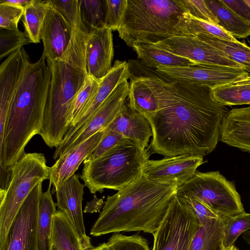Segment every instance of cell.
Wrapping results in <instances>:
<instances>
[{"mask_svg":"<svg viewBox=\"0 0 250 250\" xmlns=\"http://www.w3.org/2000/svg\"><path fill=\"white\" fill-rule=\"evenodd\" d=\"M212 93L224 106L250 105V79L213 88Z\"/></svg>","mask_w":250,"mask_h":250,"instance_id":"4dcf8cb0","label":"cell"},{"mask_svg":"<svg viewBox=\"0 0 250 250\" xmlns=\"http://www.w3.org/2000/svg\"><path fill=\"white\" fill-rule=\"evenodd\" d=\"M157 72L171 79L206 86L211 89L250 79L242 68L196 63L185 67L159 66Z\"/></svg>","mask_w":250,"mask_h":250,"instance_id":"8fae6325","label":"cell"},{"mask_svg":"<svg viewBox=\"0 0 250 250\" xmlns=\"http://www.w3.org/2000/svg\"><path fill=\"white\" fill-rule=\"evenodd\" d=\"M30 62L24 48L11 54L0 66V140L2 141L8 111L24 69Z\"/></svg>","mask_w":250,"mask_h":250,"instance_id":"2e32d148","label":"cell"},{"mask_svg":"<svg viewBox=\"0 0 250 250\" xmlns=\"http://www.w3.org/2000/svg\"><path fill=\"white\" fill-rule=\"evenodd\" d=\"M130 75L128 62L116 60L109 71L100 82L99 89L92 101L79 116L74 125L69 128L60 144L66 142L83 126L113 90L123 82L127 80Z\"/></svg>","mask_w":250,"mask_h":250,"instance_id":"d6986e66","label":"cell"},{"mask_svg":"<svg viewBox=\"0 0 250 250\" xmlns=\"http://www.w3.org/2000/svg\"><path fill=\"white\" fill-rule=\"evenodd\" d=\"M88 250H108L106 243H103L95 247H92Z\"/></svg>","mask_w":250,"mask_h":250,"instance_id":"c3c4849f","label":"cell"},{"mask_svg":"<svg viewBox=\"0 0 250 250\" xmlns=\"http://www.w3.org/2000/svg\"><path fill=\"white\" fill-rule=\"evenodd\" d=\"M23 13L22 7L0 2V28L19 30L18 25Z\"/></svg>","mask_w":250,"mask_h":250,"instance_id":"60d3db41","label":"cell"},{"mask_svg":"<svg viewBox=\"0 0 250 250\" xmlns=\"http://www.w3.org/2000/svg\"><path fill=\"white\" fill-rule=\"evenodd\" d=\"M199 227V221L191 209L175 195L153 234L151 250H188Z\"/></svg>","mask_w":250,"mask_h":250,"instance_id":"9c48e42d","label":"cell"},{"mask_svg":"<svg viewBox=\"0 0 250 250\" xmlns=\"http://www.w3.org/2000/svg\"><path fill=\"white\" fill-rule=\"evenodd\" d=\"M187 28L189 35L214 37L223 40L238 41L219 25L196 19L189 14Z\"/></svg>","mask_w":250,"mask_h":250,"instance_id":"d590c367","label":"cell"},{"mask_svg":"<svg viewBox=\"0 0 250 250\" xmlns=\"http://www.w3.org/2000/svg\"><path fill=\"white\" fill-rule=\"evenodd\" d=\"M250 230V213L244 212L227 218L224 231L223 243L227 249L234 245L241 234Z\"/></svg>","mask_w":250,"mask_h":250,"instance_id":"e575fe53","label":"cell"},{"mask_svg":"<svg viewBox=\"0 0 250 250\" xmlns=\"http://www.w3.org/2000/svg\"><path fill=\"white\" fill-rule=\"evenodd\" d=\"M124 139L118 132L104 129L102 139L85 160L91 161L99 158Z\"/></svg>","mask_w":250,"mask_h":250,"instance_id":"7bdbcfd3","label":"cell"},{"mask_svg":"<svg viewBox=\"0 0 250 250\" xmlns=\"http://www.w3.org/2000/svg\"><path fill=\"white\" fill-rule=\"evenodd\" d=\"M104 197H103L102 198L98 199L96 195H94V198L90 202L88 203L87 206H92V210H94V211H97L99 210L103 206V204H104Z\"/></svg>","mask_w":250,"mask_h":250,"instance_id":"7dc6e473","label":"cell"},{"mask_svg":"<svg viewBox=\"0 0 250 250\" xmlns=\"http://www.w3.org/2000/svg\"><path fill=\"white\" fill-rule=\"evenodd\" d=\"M180 197L182 198L193 211L199 221L200 225L211 219L221 217L206 205L197 199L186 197Z\"/></svg>","mask_w":250,"mask_h":250,"instance_id":"ee69618b","label":"cell"},{"mask_svg":"<svg viewBox=\"0 0 250 250\" xmlns=\"http://www.w3.org/2000/svg\"><path fill=\"white\" fill-rule=\"evenodd\" d=\"M89 36V33L72 28L69 44L64 53L58 60L87 71L86 52Z\"/></svg>","mask_w":250,"mask_h":250,"instance_id":"1f68e13d","label":"cell"},{"mask_svg":"<svg viewBox=\"0 0 250 250\" xmlns=\"http://www.w3.org/2000/svg\"><path fill=\"white\" fill-rule=\"evenodd\" d=\"M42 57L24 69L8 111L0 144V178H9L11 168L24 154L30 140L41 132L51 79Z\"/></svg>","mask_w":250,"mask_h":250,"instance_id":"3957f363","label":"cell"},{"mask_svg":"<svg viewBox=\"0 0 250 250\" xmlns=\"http://www.w3.org/2000/svg\"><path fill=\"white\" fill-rule=\"evenodd\" d=\"M128 104L146 118L155 113L158 106L155 98L143 79L130 73Z\"/></svg>","mask_w":250,"mask_h":250,"instance_id":"d4e9b609","label":"cell"},{"mask_svg":"<svg viewBox=\"0 0 250 250\" xmlns=\"http://www.w3.org/2000/svg\"><path fill=\"white\" fill-rule=\"evenodd\" d=\"M245 2L250 7V0H244Z\"/></svg>","mask_w":250,"mask_h":250,"instance_id":"f5cc1de1","label":"cell"},{"mask_svg":"<svg viewBox=\"0 0 250 250\" xmlns=\"http://www.w3.org/2000/svg\"><path fill=\"white\" fill-rule=\"evenodd\" d=\"M108 250H150L147 240L138 234L114 233L106 242Z\"/></svg>","mask_w":250,"mask_h":250,"instance_id":"f35d334b","label":"cell"},{"mask_svg":"<svg viewBox=\"0 0 250 250\" xmlns=\"http://www.w3.org/2000/svg\"><path fill=\"white\" fill-rule=\"evenodd\" d=\"M197 37L240 64L246 71L250 73V46L238 41L233 42L214 37Z\"/></svg>","mask_w":250,"mask_h":250,"instance_id":"f546056e","label":"cell"},{"mask_svg":"<svg viewBox=\"0 0 250 250\" xmlns=\"http://www.w3.org/2000/svg\"><path fill=\"white\" fill-rule=\"evenodd\" d=\"M99 86L100 82L88 75L84 84L73 101L70 113L69 127L74 125L79 116L92 101Z\"/></svg>","mask_w":250,"mask_h":250,"instance_id":"836d02e7","label":"cell"},{"mask_svg":"<svg viewBox=\"0 0 250 250\" xmlns=\"http://www.w3.org/2000/svg\"><path fill=\"white\" fill-rule=\"evenodd\" d=\"M32 43L24 32L0 28V59L21 49L24 45Z\"/></svg>","mask_w":250,"mask_h":250,"instance_id":"74e56055","label":"cell"},{"mask_svg":"<svg viewBox=\"0 0 250 250\" xmlns=\"http://www.w3.org/2000/svg\"><path fill=\"white\" fill-rule=\"evenodd\" d=\"M227 219H213L200 225L188 250H226L223 240Z\"/></svg>","mask_w":250,"mask_h":250,"instance_id":"cb8c5ba5","label":"cell"},{"mask_svg":"<svg viewBox=\"0 0 250 250\" xmlns=\"http://www.w3.org/2000/svg\"><path fill=\"white\" fill-rule=\"evenodd\" d=\"M104 129L121 134L135 142L142 149H146L153 133L148 120L125 103L114 121Z\"/></svg>","mask_w":250,"mask_h":250,"instance_id":"44dd1931","label":"cell"},{"mask_svg":"<svg viewBox=\"0 0 250 250\" xmlns=\"http://www.w3.org/2000/svg\"><path fill=\"white\" fill-rule=\"evenodd\" d=\"M189 13L183 0H127L119 37L129 47L189 35Z\"/></svg>","mask_w":250,"mask_h":250,"instance_id":"277c9868","label":"cell"},{"mask_svg":"<svg viewBox=\"0 0 250 250\" xmlns=\"http://www.w3.org/2000/svg\"><path fill=\"white\" fill-rule=\"evenodd\" d=\"M49 182L47 190L42 193L37 220V232L39 250H50L53 218L57 204L53 199Z\"/></svg>","mask_w":250,"mask_h":250,"instance_id":"4316f807","label":"cell"},{"mask_svg":"<svg viewBox=\"0 0 250 250\" xmlns=\"http://www.w3.org/2000/svg\"><path fill=\"white\" fill-rule=\"evenodd\" d=\"M242 237L246 243L250 247V230L244 232L242 234Z\"/></svg>","mask_w":250,"mask_h":250,"instance_id":"681fc988","label":"cell"},{"mask_svg":"<svg viewBox=\"0 0 250 250\" xmlns=\"http://www.w3.org/2000/svg\"><path fill=\"white\" fill-rule=\"evenodd\" d=\"M33 1V0H0V2L7 3L24 9Z\"/></svg>","mask_w":250,"mask_h":250,"instance_id":"bcb514c9","label":"cell"},{"mask_svg":"<svg viewBox=\"0 0 250 250\" xmlns=\"http://www.w3.org/2000/svg\"><path fill=\"white\" fill-rule=\"evenodd\" d=\"M42 182L33 189L19 210L10 230L7 250H39L37 226Z\"/></svg>","mask_w":250,"mask_h":250,"instance_id":"7c38bea8","label":"cell"},{"mask_svg":"<svg viewBox=\"0 0 250 250\" xmlns=\"http://www.w3.org/2000/svg\"><path fill=\"white\" fill-rule=\"evenodd\" d=\"M50 7L49 0H33L24 9L22 22L24 33L32 43H40L44 20Z\"/></svg>","mask_w":250,"mask_h":250,"instance_id":"f1b7e54d","label":"cell"},{"mask_svg":"<svg viewBox=\"0 0 250 250\" xmlns=\"http://www.w3.org/2000/svg\"><path fill=\"white\" fill-rule=\"evenodd\" d=\"M104 4L105 27L112 31H118L122 24L127 5V0H104Z\"/></svg>","mask_w":250,"mask_h":250,"instance_id":"ab89813d","label":"cell"},{"mask_svg":"<svg viewBox=\"0 0 250 250\" xmlns=\"http://www.w3.org/2000/svg\"><path fill=\"white\" fill-rule=\"evenodd\" d=\"M51 244L60 250H85L68 217L60 210L53 216Z\"/></svg>","mask_w":250,"mask_h":250,"instance_id":"484cf974","label":"cell"},{"mask_svg":"<svg viewBox=\"0 0 250 250\" xmlns=\"http://www.w3.org/2000/svg\"><path fill=\"white\" fill-rule=\"evenodd\" d=\"M129 83L125 80L106 98L87 122L65 143L59 145L53 158L58 159L96 133L106 128L122 110L128 95Z\"/></svg>","mask_w":250,"mask_h":250,"instance_id":"30bf717a","label":"cell"},{"mask_svg":"<svg viewBox=\"0 0 250 250\" xmlns=\"http://www.w3.org/2000/svg\"><path fill=\"white\" fill-rule=\"evenodd\" d=\"M81 176L74 174L54 191L57 207L63 212L76 229L85 250L92 247L90 238L86 234L82 211L84 184Z\"/></svg>","mask_w":250,"mask_h":250,"instance_id":"9a60e30c","label":"cell"},{"mask_svg":"<svg viewBox=\"0 0 250 250\" xmlns=\"http://www.w3.org/2000/svg\"><path fill=\"white\" fill-rule=\"evenodd\" d=\"M49 179V167L42 153L25 152L11 168L7 188L0 191V250H7L11 226L25 200L36 187Z\"/></svg>","mask_w":250,"mask_h":250,"instance_id":"52a82bcc","label":"cell"},{"mask_svg":"<svg viewBox=\"0 0 250 250\" xmlns=\"http://www.w3.org/2000/svg\"><path fill=\"white\" fill-rule=\"evenodd\" d=\"M112 30L108 28L94 30L90 34L86 52V62L89 75L98 81L111 69L114 56Z\"/></svg>","mask_w":250,"mask_h":250,"instance_id":"ac0fdd59","label":"cell"},{"mask_svg":"<svg viewBox=\"0 0 250 250\" xmlns=\"http://www.w3.org/2000/svg\"><path fill=\"white\" fill-rule=\"evenodd\" d=\"M179 185L158 182L143 174L135 181L108 196L92 225L90 234L141 231L152 235L166 215Z\"/></svg>","mask_w":250,"mask_h":250,"instance_id":"7a4b0ae2","label":"cell"},{"mask_svg":"<svg viewBox=\"0 0 250 250\" xmlns=\"http://www.w3.org/2000/svg\"><path fill=\"white\" fill-rule=\"evenodd\" d=\"M130 71L143 79L157 104V112L146 118L153 133L150 154L203 157L214 150L228 111L211 88L171 79L137 61Z\"/></svg>","mask_w":250,"mask_h":250,"instance_id":"6da1fadb","label":"cell"},{"mask_svg":"<svg viewBox=\"0 0 250 250\" xmlns=\"http://www.w3.org/2000/svg\"><path fill=\"white\" fill-rule=\"evenodd\" d=\"M104 129L84 141L79 146L59 157L49 167V180L53 186L52 193L69 177L75 174L80 165L90 155L102 139Z\"/></svg>","mask_w":250,"mask_h":250,"instance_id":"ffe728a7","label":"cell"},{"mask_svg":"<svg viewBox=\"0 0 250 250\" xmlns=\"http://www.w3.org/2000/svg\"><path fill=\"white\" fill-rule=\"evenodd\" d=\"M72 28L62 15L51 7L45 16L41 32L43 45L42 57L46 61L58 60L66 49Z\"/></svg>","mask_w":250,"mask_h":250,"instance_id":"e0dca14e","label":"cell"},{"mask_svg":"<svg viewBox=\"0 0 250 250\" xmlns=\"http://www.w3.org/2000/svg\"><path fill=\"white\" fill-rule=\"evenodd\" d=\"M189 15L199 20L218 25L219 21L205 0H183Z\"/></svg>","mask_w":250,"mask_h":250,"instance_id":"b9f144b4","label":"cell"},{"mask_svg":"<svg viewBox=\"0 0 250 250\" xmlns=\"http://www.w3.org/2000/svg\"><path fill=\"white\" fill-rule=\"evenodd\" d=\"M151 44L187 58L196 63L243 68L240 64L230 60L222 52L197 36H175Z\"/></svg>","mask_w":250,"mask_h":250,"instance_id":"4fadbf2b","label":"cell"},{"mask_svg":"<svg viewBox=\"0 0 250 250\" xmlns=\"http://www.w3.org/2000/svg\"><path fill=\"white\" fill-rule=\"evenodd\" d=\"M50 250H60L55 245L51 244Z\"/></svg>","mask_w":250,"mask_h":250,"instance_id":"f907efd6","label":"cell"},{"mask_svg":"<svg viewBox=\"0 0 250 250\" xmlns=\"http://www.w3.org/2000/svg\"><path fill=\"white\" fill-rule=\"evenodd\" d=\"M148 150L125 138L99 158L85 160L81 179L92 194L105 188L119 191L142 175L150 155Z\"/></svg>","mask_w":250,"mask_h":250,"instance_id":"8992f818","label":"cell"},{"mask_svg":"<svg viewBox=\"0 0 250 250\" xmlns=\"http://www.w3.org/2000/svg\"><path fill=\"white\" fill-rule=\"evenodd\" d=\"M220 1L237 15L250 23V7L244 0Z\"/></svg>","mask_w":250,"mask_h":250,"instance_id":"f6af8a7d","label":"cell"},{"mask_svg":"<svg viewBox=\"0 0 250 250\" xmlns=\"http://www.w3.org/2000/svg\"><path fill=\"white\" fill-rule=\"evenodd\" d=\"M220 139L229 146L250 152V105L228 111L222 123Z\"/></svg>","mask_w":250,"mask_h":250,"instance_id":"7402d4cb","label":"cell"},{"mask_svg":"<svg viewBox=\"0 0 250 250\" xmlns=\"http://www.w3.org/2000/svg\"><path fill=\"white\" fill-rule=\"evenodd\" d=\"M176 195L197 199L221 217L245 212L234 185L218 171H196L192 178L178 187Z\"/></svg>","mask_w":250,"mask_h":250,"instance_id":"ba28073f","label":"cell"},{"mask_svg":"<svg viewBox=\"0 0 250 250\" xmlns=\"http://www.w3.org/2000/svg\"><path fill=\"white\" fill-rule=\"evenodd\" d=\"M214 15L217 18L218 25L235 39L250 36V23L237 15L220 0H205Z\"/></svg>","mask_w":250,"mask_h":250,"instance_id":"83f0119b","label":"cell"},{"mask_svg":"<svg viewBox=\"0 0 250 250\" xmlns=\"http://www.w3.org/2000/svg\"><path fill=\"white\" fill-rule=\"evenodd\" d=\"M51 79L40 135L45 144L57 147L70 126L71 108L77 94L84 84L87 71L60 60L47 61Z\"/></svg>","mask_w":250,"mask_h":250,"instance_id":"5b68a950","label":"cell"},{"mask_svg":"<svg viewBox=\"0 0 250 250\" xmlns=\"http://www.w3.org/2000/svg\"><path fill=\"white\" fill-rule=\"evenodd\" d=\"M204 163L203 157L188 154L148 159L143 167L142 174L151 180L173 181L180 186L192 178Z\"/></svg>","mask_w":250,"mask_h":250,"instance_id":"5bb4252c","label":"cell"},{"mask_svg":"<svg viewBox=\"0 0 250 250\" xmlns=\"http://www.w3.org/2000/svg\"><path fill=\"white\" fill-rule=\"evenodd\" d=\"M50 6L60 13L72 28L89 33L82 22L79 0H49Z\"/></svg>","mask_w":250,"mask_h":250,"instance_id":"8d00e7d4","label":"cell"},{"mask_svg":"<svg viewBox=\"0 0 250 250\" xmlns=\"http://www.w3.org/2000/svg\"><path fill=\"white\" fill-rule=\"evenodd\" d=\"M138 60L145 66L155 69L159 66L167 67H185L196 64L193 61L151 44L137 43L132 47Z\"/></svg>","mask_w":250,"mask_h":250,"instance_id":"603a6c76","label":"cell"},{"mask_svg":"<svg viewBox=\"0 0 250 250\" xmlns=\"http://www.w3.org/2000/svg\"><path fill=\"white\" fill-rule=\"evenodd\" d=\"M226 250H239L238 248L235 247L234 245L231 246L230 247L227 249Z\"/></svg>","mask_w":250,"mask_h":250,"instance_id":"816d5d0a","label":"cell"},{"mask_svg":"<svg viewBox=\"0 0 250 250\" xmlns=\"http://www.w3.org/2000/svg\"><path fill=\"white\" fill-rule=\"evenodd\" d=\"M82 21L89 33L105 27L104 0H79Z\"/></svg>","mask_w":250,"mask_h":250,"instance_id":"d6a6232c","label":"cell"}]
</instances>
